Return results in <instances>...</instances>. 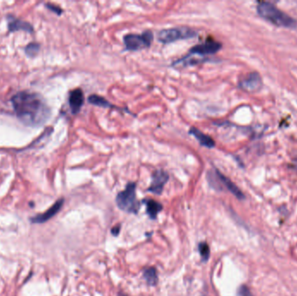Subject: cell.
Returning a JSON list of instances; mask_svg holds the SVG:
<instances>
[{
  "instance_id": "cell-1",
  "label": "cell",
  "mask_w": 297,
  "mask_h": 296,
  "mask_svg": "<svg viewBox=\"0 0 297 296\" xmlns=\"http://www.w3.org/2000/svg\"><path fill=\"white\" fill-rule=\"evenodd\" d=\"M11 102L18 118L28 126L42 125L51 116V110L44 98L36 92H18Z\"/></svg>"
},
{
  "instance_id": "cell-2",
  "label": "cell",
  "mask_w": 297,
  "mask_h": 296,
  "mask_svg": "<svg viewBox=\"0 0 297 296\" xmlns=\"http://www.w3.org/2000/svg\"><path fill=\"white\" fill-rule=\"evenodd\" d=\"M256 9L260 16L274 24L275 26L291 29L297 27V21L294 18L283 13L272 3L261 2L258 4Z\"/></svg>"
},
{
  "instance_id": "cell-3",
  "label": "cell",
  "mask_w": 297,
  "mask_h": 296,
  "mask_svg": "<svg viewBox=\"0 0 297 296\" xmlns=\"http://www.w3.org/2000/svg\"><path fill=\"white\" fill-rule=\"evenodd\" d=\"M136 183H129L123 191L118 193L116 198L118 208L123 211L136 213L139 208V203L136 201Z\"/></svg>"
},
{
  "instance_id": "cell-4",
  "label": "cell",
  "mask_w": 297,
  "mask_h": 296,
  "mask_svg": "<svg viewBox=\"0 0 297 296\" xmlns=\"http://www.w3.org/2000/svg\"><path fill=\"white\" fill-rule=\"evenodd\" d=\"M197 32L188 27H176L165 29L159 32L158 35V41L163 44H171L178 40H185L196 38Z\"/></svg>"
},
{
  "instance_id": "cell-5",
  "label": "cell",
  "mask_w": 297,
  "mask_h": 296,
  "mask_svg": "<svg viewBox=\"0 0 297 296\" xmlns=\"http://www.w3.org/2000/svg\"><path fill=\"white\" fill-rule=\"evenodd\" d=\"M154 39L152 31H145L142 34H127L123 38L125 49L128 51H136L150 48Z\"/></svg>"
},
{
  "instance_id": "cell-6",
  "label": "cell",
  "mask_w": 297,
  "mask_h": 296,
  "mask_svg": "<svg viewBox=\"0 0 297 296\" xmlns=\"http://www.w3.org/2000/svg\"><path fill=\"white\" fill-rule=\"evenodd\" d=\"M221 45L220 42L215 41L212 38H208L202 44H196L193 46L189 51L190 55H198L199 57H206L208 55H214L221 50Z\"/></svg>"
},
{
  "instance_id": "cell-7",
  "label": "cell",
  "mask_w": 297,
  "mask_h": 296,
  "mask_svg": "<svg viewBox=\"0 0 297 296\" xmlns=\"http://www.w3.org/2000/svg\"><path fill=\"white\" fill-rule=\"evenodd\" d=\"M262 79L259 73L250 72L243 77L239 81V87L246 92H254L262 88Z\"/></svg>"
},
{
  "instance_id": "cell-8",
  "label": "cell",
  "mask_w": 297,
  "mask_h": 296,
  "mask_svg": "<svg viewBox=\"0 0 297 296\" xmlns=\"http://www.w3.org/2000/svg\"><path fill=\"white\" fill-rule=\"evenodd\" d=\"M169 175L164 170H156L152 174V183L151 186L148 187V191L156 194V195H161L165 185L167 183L169 180Z\"/></svg>"
},
{
  "instance_id": "cell-9",
  "label": "cell",
  "mask_w": 297,
  "mask_h": 296,
  "mask_svg": "<svg viewBox=\"0 0 297 296\" xmlns=\"http://www.w3.org/2000/svg\"><path fill=\"white\" fill-rule=\"evenodd\" d=\"M63 202H64V200L63 198L57 200V202H55L51 208L47 209L43 214H37L35 216L31 217V221L32 224H44L45 221H47L60 211L61 208L63 207Z\"/></svg>"
},
{
  "instance_id": "cell-10",
  "label": "cell",
  "mask_w": 297,
  "mask_h": 296,
  "mask_svg": "<svg viewBox=\"0 0 297 296\" xmlns=\"http://www.w3.org/2000/svg\"><path fill=\"white\" fill-rule=\"evenodd\" d=\"M7 20H8L9 32H15L23 31V32H29V33H32L34 32V28L32 26V24L18 19L13 15H8Z\"/></svg>"
},
{
  "instance_id": "cell-11",
  "label": "cell",
  "mask_w": 297,
  "mask_h": 296,
  "mask_svg": "<svg viewBox=\"0 0 297 296\" xmlns=\"http://www.w3.org/2000/svg\"><path fill=\"white\" fill-rule=\"evenodd\" d=\"M85 103V95L81 89H76L70 92L69 105L73 115L79 113Z\"/></svg>"
},
{
  "instance_id": "cell-12",
  "label": "cell",
  "mask_w": 297,
  "mask_h": 296,
  "mask_svg": "<svg viewBox=\"0 0 297 296\" xmlns=\"http://www.w3.org/2000/svg\"><path fill=\"white\" fill-rule=\"evenodd\" d=\"M215 177L219 180V182L226 188V189L232 193L233 195L239 200L244 199V193L241 191V189L235 184L231 179H229L227 177H225L224 174H221L218 170H215Z\"/></svg>"
},
{
  "instance_id": "cell-13",
  "label": "cell",
  "mask_w": 297,
  "mask_h": 296,
  "mask_svg": "<svg viewBox=\"0 0 297 296\" xmlns=\"http://www.w3.org/2000/svg\"><path fill=\"white\" fill-rule=\"evenodd\" d=\"M189 133L192 135L194 137H196V140L199 142L200 144L208 149H212L215 147V142L212 137L209 135H206L204 133L202 132L200 129H197L196 127H191Z\"/></svg>"
},
{
  "instance_id": "cell-14",
  "label": "cell",
  "mask_w": 297,
  "mask_h": 296,
  "mask_svg": "<svg viewBox=\"0 0 297 296\" xmlns=\"http://www.w3.org/2000/svg\"><path fill=\"white\" fill-rule=\"evenodd\" d=\"M163 209L161 203L154 201V200H147L146 201V211L148 216L152 219H156L159 212Z\"/></svg>"
},
{
  "instance_id": "cell-15",
  "label": "cell",
  "mask_w": 297,
  "mask_h": 296,
  "mask_svg": "<svg viewBox=\"0 0 297 296\" xmlns=\"http://www.w3.org/2000/svg\"><path fill=\"white\" fill-rule=\"evenodd\" d=\"M88 102L90 104L98 106V107L108 108V109L115 107L113 104H111L105 98L98 96V95H91L88 98Z\"/></svg>"
},
{
  "instance_id": "cell-16",
  "label": "cell",
  "mask_w": 297,
  "mask_h": 296,
  "mask_svg": "<svg viewBox=\"0 0 297 296\" xmlns=\"http://www.w3.org/2000/svg\"><path fill=\"white\" fill-rule=\"evenodd\" d=\"M143 278L150 286H155L158 283V272L155 268H148L143 271Z\"/></svg>"
},
{
  "instance_id": "cell-17",
  "label": "cell",
  "mask_w": 297,
  "mask_h": 296,
  "mask_svg": "<svg viewBox=\"0 0 297 296\" xmlns=\"http://www.w3.org/2000/svg\"><path fill=\"white\" fill-rule=\"evenodd\" d=\"M39 50H40V44L32 42L26 46L25 51L28 57H33L39 52Z\"/></svg>"
},
{
  "instance_id": "cell-18",
  "label": "cell",
  "mask_w": 297,
  "mask_h": 296,
  "mask_svg": "<svg viewBox=\"0 0 297 296\" xmlns=\"http://www.w3.org/2000/svg\"><path fill=\"white\" fill-rule=\"evenodd\" d=\"M198 249H199L200 255L202 256V260L207 261L209 259V253H210L208 244L206 243H200Z\"/></svg>"
},
{
  "instance_id": "cell-19",
  "label": "cell",
  "mask_w": 297,
  "mask_h": 296,
  "mask_svg": "<svg viewBox=\"0 0 297 296\" xmlns=\"http://www.w3.org/2000/svg\"><path fill=\"white\" fill-rule=\"evenodd\" d=\"M45 7L48 9L51 10V12H53V13L57 14V15H61V13H63V10L61 9L60 7L54 6V5H51V4H46Z\"/></svg>"
},
{
  "instance_id": "cell-20",
  "label": "cell",
  "mask_w": 297,
  "mask_h": 296,
  "mask_svg": "<svg viewBox=\"0 0 297 296\" xmlns=\"http://www.w3.org/2000/svg\"><path fill=\"white\" fill-rule=\"evenodd\" d=\"M239 295L240 296H253L250 292V290L246 286H242L239 289Z\"/></svg>"
},
{
  "instance_id": "cell-21",
  "label": "cell",
  "mask_w": 297,
  "mask_h": 296,
  "mask_svg": "<svg viewBox=\"0 0 297 296\" xmlns=\"http://www.w3.org/2000/svg\"><path fill=\"white\" fill-rule=\"evenodd\" d=\"M120 232V226H117V227H114L112 230H111V233L113 236H117L118 234Z\"/></svg>"
},
{
  "instance_id": "cell-22",
  "label": "cell",
  "mask_w": 297,
  "mask_h": 296,
  "mask_svg": "<svg viewBox=\"0 0 297 296\" xmlns=\"http://www.w3.org/2000/svg\"><path fill=\"white\" fill-rule=\"evenodd\" d=\"M293 168H294V170H296L297 172V159L296 160H294V164H293Z\"/></svg>"
}]
</instances>
